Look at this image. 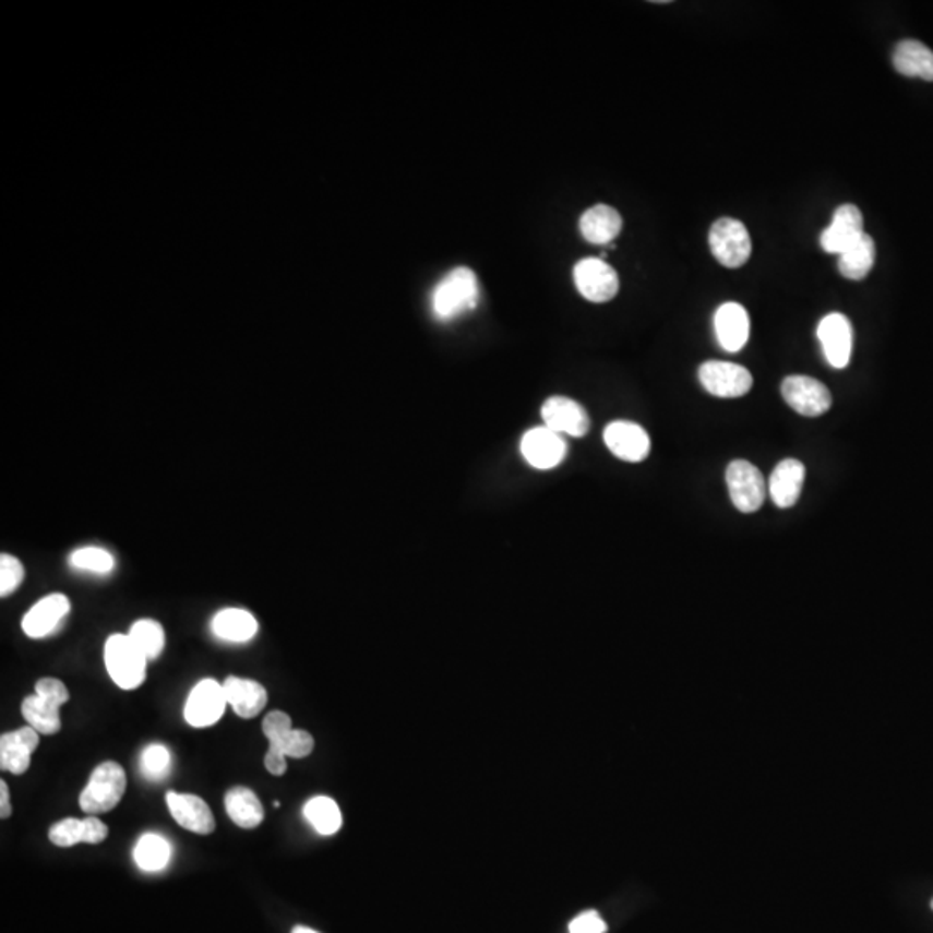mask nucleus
<instances>
[{
	"label": "nucleus",
	"instance_id": "f257e3e1",
	"mask_svg": "<svg viewBox=\"0 0 933 933\" xmlns=\"http://www.w3.org/2000/svg\"><path fill=\"white\" fill-rule=\"evenodd\" d=\"M479 303V283L467 266H458L435 284L431 295L432 315L440 322H453Z\"/></svg>",
	"mask_w": 933,
	"mask_h": 933
},
{
	"label": "nucleus",
	"instance_id": "f03ea898",
	"mask_svg": "<svg viewBox=\"0 0 933 933\" xmlns=\"http://www.w3.org/2000/svg\"><path fill=\"white\" fill-rule=\"evenodd\" d=\"M104 662L108 674L121 690H135L147 677L149 659L129 635H111L104 647Z\"/></svg>",
	"mask_w": 933,
	"mask_h": 933
},
{
	"label": "nucleus",
	"instance_id": "7ed1b4c3",
	"mask_svg": "<svg viewBox=\"0 0 933 933\" xmlns=\"http://www.w3.org/2000/svg\"><path fill=\"white\" fill-rule=\"evenodd\" d=\"M127 790V773L115 761L99 764L91 775L87 787L80 793V808L88 816L109 813L120 804Z\"/></svg>",
	"mask_w": 933,
	"mask_h": 933
},
{
	"label": "nucleus",
	"instance_id": "20e7f679",
	"mask_svg": "<svg viewBox=\"0 0 933 933\" xmlns=\"http://www.w3.org/2000/svg\"><path fill=\"white\" fill-rule=\"evenodd\" d=\"M709 246L714 258L726 268H740L749 262L752 253L749 230L734 218H719L710 227Z\"/></svg>",
	"mask_w": 933,
	"mask_h": 933
},
{
	"label": "nucleus",
	"instance_id": "39448f33",
	"mask_svg": "<svg viewBox=\"0 0 933 933\" xmlns=\"http://www.w3.org/2000/svg\"><path fill=\"white\" fill-rule=\"evenodd\" d=\"M726 485L737 511L754 514L766 500L767 482L751 462L734 460L726 469Z\"/></svg>",
	"mask_w": 933,
	"mask_h": 933
},
{
	"label": "nucleus",
	"instance_id": "423d86ee",
	"mask_svg": "<svg viewBox=\"0 0 933 933\" xmlns=\"http://www.w3.org/2000/svg\"><path fill=\"white\" fill-rule=\"evenodd\" d=\"M698 379L704 390L716 398H740L754 384L752 373L731 361H705L698 369Z\"/></svg>",
	"mask_w": 933,
	"mask_h": 933
},
{
	"label": "nucleus",
	"instance_id": "0eeeda50",
	"mask_svg": "<svg viewBox=\"0 0 933 933\" xmlns=\"http://www.w3.org/2000/svg\"><path fill=\"white\" fill-rule=\"evenodd\" d=\"M574 283L583 298L591 303H607L619 292V277L600 258H585L574 266Z\"/></svg>",
	"mask_w": 933,
	"mask_h": 933
},
{
	"label": "nucleus",
	"instance_id": "6e6552de",
	"mask_svg": "<svg viewBox=\"0 0 933 933\" xmlns=\"http://www.w3.org/2000/svg\"><path fill=\"white\" fill-rule=\"evenodd\" d=\"M227 705L224 684L215 680H203L189 693L183 716L194 728H207L220 721Z\"/></svg>",
	"mask_w": 933,
	"mask_h": 933
},
{
	"label": "nucleus",
	"instance_id": "1a4fd4ad",
	"mask_svg": "<svg viewBox=\"0 0 933 933\" xmlns=\"http://www.w3.org/2000/svg\"><path fill=\"white\" fill-rule=\"evenodd\" d=\"M781 396L788 407L804 417H820L832 407L828 387L808 375H790L781 384Z\"/></svg>",
	"mask_w": 933,
	"mask_h": 933
},
{
	"label": "nucleus",
	"instance_id": "9d476101",
	"mask_svg": "<svg viewBox=\"0 0 933 933\" xmlns=\"http://www.w3.org/2000/svg\"><path fill=\"white\" fill-rule=\"evenodd\" d=\"M521 453L533 469L552 470L565 460L567 443L564 435L541 426V428L529 429L523 435Z\"/></svg>",
	"mask_w": 933,
	"mask_h": 933
},
{
	"label": "nucleus",
	"instance_id": "9b49d317",
	"mask_svg": "<svg viewBox=\"0 0 933 933\" xmlns=\"http://www.w3.org/2000/svg\"><path fill=\"white\" fill-rule=\"evenodd\" d=\"M603 443L619 460L639 464L650 455V435L642 426L627 420H614L603 431Z\"/></svg>",
	"mask_w": 933,
	"mask_h": 933
},
{
	"label": "nucleus",
	"instance_id": "f8f14e48",
	"mask_svg": "<svg viewBox=\"0 0 933 933\" xmlns=\"http://www.w3.org/2000/svg\"><path fill=\"white\" fill-rule=\"evenodd\" d=\"M817 339L829 366L834 369H846L849 366L854 332L846 315L842 313L826 315L817 325Z\"/></svg>",
	"mask_w": 933,
	"mask_h": 933
},
{
	"label": "nucleus",
	"instance_id": "ddd939ff",
	"mask_svg": "<svg viewBox=\"0 0 933 933\" xmlns=\"http://www.w3.org/2000/svg\"><path fill=\"white\" fill-rule=\"evenodd\" d=\"M541 419L545 428L571 438H583L588 434L589 423H591L585 407L565 396L548 398L541 407Z\"/></svg>",
	"mask_w": 933,
	"mask_h": 933
},
{
	"label": "nucleus",
	"instance_id": "4468645a",
	"mask_svg": "<svg viewBox=\"0 0 933 933\" xmlns=\"http://www.w3.org/2000/svg\"><path fill=\"white\" fill-rule=\"evenodd\" d=\"M864 234L863 213L856 204H842L837 207L834 220L822 234V248L826 253L842 254Z\"/></svg>",
	"mask_w": 933,
	"mask_h": 933
},
{
	"label": "nucleus",
	"instance_id": "2eb2a0df",
	"mask_svg": "<svg viewBox=\"0 0 933 933\" xmlns=\"http://www.w3.org/2000/svg\"><path fill=\"white\" fill-rule=\"evenodd\" d=\"M166 805L170 809L171 817L183 829L192 834L210 835L215 832L216 822L212 809L201 797L192 793H166Z\"/></svg>",
	"mask_w": 933,
	"mask_h": 933
},
{
	"label": "nucleus",
	"instance_id": "dca6fc26",
	"mask_svg": "<svg viewBox=\"0 0 933 933\" xmlns=\"http://www.w3.org/2000/svg\"><path fill=\"white\" fill-rule=\"evenodd\" d=\"M70 609L71 603L67 595H49L26 612L21 627L29 638H46L61 624L62 619L70 614Z\"/></svg>",
	"mask_w": 933,
	"mask_h": 933
},
{
	"label": "nucleus",
	"instance_id": "f3484780",
	"mask_svg": "<svg viewBox=\"0 0 933 933\" xmlns=\"http://www.w3.org/2000/svg\"><path fill=\"white\" fill-rule=\"evenodd\" d=\"M714 328L719 345L725 351L737 352L746 345L751 334V320L745 308L739 303H725L714 315Z\"/></svg>",
	"mask_w": 933,
	"mask_h": 933
},
{
	"label": "nucleus",
	"instance_id": "a211bd4d",
	"mask_svg": "<svg viewBox=\"0 0 933 933\" xmlns=\"http://www.w3.org/2000/svg\"><path fill=\"white\" fill-rule=\"evenodd\" d=\"M805 467L796 458H787L776 465L775 470L767 481V491L773 503L778 509H790L801 498L802 486H804Z\"/></svg>",
	"mask_w": 933,
	"mask_h": 933
},
{
	"label": "nucleus",
	"instance_id": "6ab92c4d",
	"mask_svg": "<svg viewBox=\"0 0 933 933\" xmlns=\"http://www.w3.org/2000/svg\"><path fill=\"white\" fill-rule=\"evenodd\" d=\"M227 702L234 713L242 719L256 718L258 714L265 709L268 702V693L265 686L258 681L246 680V678L228 677L224 683Z\"/></svg>",
	"mask_w": 933,
	"mask_h": 933
},
{
	"label": "nucleus",
	"instance_id": "aec40b11",
	"mask_svg": "<svg viewBox=\"0 0 933 933\" xmlns=\"http://www.w3.org/2000/svg\"><path fill=\"white\" fill-rule=\"evenodd\" d=\"M621 215L607 204L589 207L579 220L581 236L591 244H610L621 234Z\"/></svg>",
	"mask_w": 933,
	"mask_h": 933
},
{
	"label": "nucleus",
	"instance_id": "412c9836",
	"mask_svg": "<svg viewBox=\"0 0 933 933\" xmlns=\"http://www.w3.org/2000/svg\"><path fill=\"white\" fill-rule=\"evenodd\" d=\"M894 68L900 75L933 82V52L918 40H902L892 55Z\"/></svg>",
	"mask_w": 933,
	"mask_h": 933
},
{
	"label": "nucleus",
	"instance_id": "4be33fe9",
	"mask_svg": "<svg viewBox=\"0 0 933 933\" xmlns=\"http://www.w3.org/2000/svg\"><path fill=\"white\" fill-rule=\"evenodd\" d=\"M258 621L244 609H224L213 618L212 631L216 638L230 643H246L258 633Z\"/></svg>",
	"mask_w": 933,
	"mask_h": 933
},
{
	"label": "nucleus",
	"instance_id": "5701e85b",
	"mask_svg": "<svg viewBox=\"0 0 933 933\" xmlns=\"http://www.w3.org/2000/svg\"><path fill=\"white\" fill-rule=\"evenodd\" d=\"M225 811L228 816L244 829H253L262 825L265 809L253 790L248 787H234L225 796Z\"/></svg>",
	"mask_w": 933,
	"mask_h": 933
},
{
	"label": "nucleus",
	"instance_id": "b1692460",
	"mask_svg": "<svg viewBox=\"0 0 933 933\" xmlns=\"http://www.w3.org/2000/svg\"><path fill=\"white\" fill-rule=\"evenodd\" d=\"M875 242L866 232L854 244L838 254V270L849 280H863L875 265Z\"/></svg>",
	"mask_w": 933,
	"mask_h": 933
},
{
	"label": "nucleus",
	"instance_id": "393cba45",
	"mask_svg": "<svg viewBox=\"0 0 933 933\" xmlns=\"http://www.w3.org/2000/svg\"><path fill=\"white\" fill-rule=\"evenodd\" d=\"M61 705L38 697L37 693L26 697L21 704V714L28 726L35 728L40 734H56L61 730Z\"/></svg>",
	"mask_w": 933,
	"mask_h": 933
},
{
	"label": "nucleus",
	"instance_id": "a878e982",
	"mask_svg": "<svg viewBox=\"0 0 933 933\" xmlns=\"http://www.w3.org/2000/svg\"><path fill=\"white\" fill-rule=\"evenodd\" d=\"M170 844L166 842V838L158 834H145L133 850L135 863L147 873L165 870L166 864L170 863Z\"/></svg>",
	"mask_w": 933,
	"mask_h": 933
},
{
	"label": "nucleus",
	"instance_id": "bb28decb",
	"mask_svg": "<svg viewBox=\"0 0 933 933\" xmlns=\"http://www.w3.org/2000/svg\"><path fill=\"white\" fill-rule=\"evenodd\" d=\"M304 817L320 835H334L343 826V814L331 797H313L303 809Z\"/></svg>",
	"mask_w": 933,
	"mask_h": 933
},
{
	"label": "nucleus",
	"instance_id": "cd10ccee",
	"mask_svg": "<svg viewBox=\"0 0 933 933\" xmlns=\"http://www.w3.org/2000/svg\"><path fill=\"white\" fill-rule=\"evenodd\" d=\"M129 636L149 660L162 656L163 650H165V630L154 619H139L137 622H133Z\"/></svg>",
	"mask_w": 933,
	"mask_h": 933
},
{
	"label": "nucleus",
	"instance_id": "c85d7f7f",
	"mask_svg": "<svg viewBox=\"0 0 933 933\" xmlns=\"http://www.w3.org/2000/svg\"><path fill=\"white\" fill-rule=\"evenodd\" d=\"M32 752L17 740L16 733H4L0 737V767L13 775L28 771L32 763Z\"/></svg>",
	"mask_w": 933,
	"mask_h": 933
},
{
	"label": "nucleus",
	"instance_id": "c756f323",
	"mask_svg": "<svg viewBox=\"0 0 933 933\" xmlns=\"http://www.w3.org/2000/svg\"><path fill=\"white\" fill-rule=\"evenodd\" d=\"M71 567L85 573L108 574L115 569V557L99 547H83L70 555Z\"/></svg>",
	"mask_w": 933,
	"mask_h": 933
},
{
	"label": "nucleus",
	"instance_id": "7c9ffc66",
	"mask_svg": "<svg viewBox=\"0 0 933 933\" xmlns=\"http://www.w3.org/2000/svg\"><path fill=\"white\" fill-rule=\"evenodd\" d=\"M171 766V754L165 745L153 743L142 752L141 767L151 780H159L163 776L168 775Z\"/></svg>",
	"mask_w": 933,
	"mask_h": 933
},
{
	"label": "nucleus",
	"instance_id": "2f4dec72",
	"mask_svg": "<svg viewBox=\"0 0 933 933\" xmlns=\"http://www.w3.org/2000/svg\"><path fill=\"white\" fill-rule=\"evenodd\" d=\"M25 579V567L17 557L11 553L0 555V597L13 595Z\"/></svg>",
	"mask_w": 933,
	"mask_h": 933
},
{
	"label": "nucleus",
	"instance_id": "473e14b6",
	"mask_svg": "<svg viewBox=\"0 0 933 933\" xmlns=\"http://www.w3.org/2000/svg\"><path fill=\"white\" fill-rule=\"evenodd\" d=\"M49 840L58 847H73L85 842L83 820L67 817L49 828Z\"/></svg>",
	"mask_w": 933,
	"mask_h": 933
},
{
	"label": "nucleus",
	"instance_id": "72a5a7b5",
	"mask_svg": "<svg viewBox=\"0 0 933 933\" xmlns=\"http://www.w3.org/2000/svg\"><path fill=\"white\" fill-rule=\"evenodd\" d=\"M270 745L278 746L287 757L303 759V757H308L313 752V749H315V740H313V737L308 731L292 730L280 742L270 743Z\"/></svg>",
	"mask_w": 933,
	"mask_h": 933
},
{
	"label": "nucleus",
	"instance_id": "f704fd0d",
	"mask_svg": "<svg viewBox=\"0 0 933 933\" xmlns=\"http://www.w3.org/2000/svg\"><path fill=\"white\" fill-rule=\"evenodd\" d=\"M262 728L270 743L280 742L286 734L295 730L289 714L283 713V710H274V713L266 714Z\"/></svg>",
	"mask_w": 933,
	"mask_h": 933
},
{
	"label": "nucleus",
	"instance_id": "c9c22d12",
	"mask_svg": "<svg viewBox=\"0 0 933 933\" xmlns=\"http://www.w3.org/2000/svg\"><path fill=\"white\" fill-rule=\"evenodd\" d=\"M35 693H37L38 697L55 702V704L61 705V707L70 701V692H68L67 684L56 680V678H41V680H38L37 684H35Z\"/></svg>",
	"mask_w": 933,
	"mask_h": 933
},
{
	"label": "nucleus",
	"instance_id": "e433bc0d",
	"mask_svg": "<svg viewBox=\"0 0 933 933\" xmlns=\"http://www.w3.org/2000/svg\"><path fill=\"white\" fill-rule=\"evenodd\" d=\"M606 921L601 920L597 911L581 912L569 925V933H606Z\"/></svg>",
	"mask_w": 933,
	"mask_h": 933
},
{
	"label": "nucleus",
	"instance_id": "4c0bfd02",
	"mask_svg": "<svg viewBox=\"0 0 933 933\" xmlns=\"http://www.w3.org/2000/svg\"><path fill=\"white\" fill-rule=\"evenodd\" d=\"M83 826H85V842L83 844H91V846H96V844L104 842V840L108 838V826L104 825V823L100 822L99 817H85V820H83Z\"/></svg>",
	"mask_w": 933,
	"mask_h": 933
},
{
	"label": "nucleus",
	"instance_id": "58836bf2",
	"mask_svg": "<svg viewBox=\"0 0 933 933\" xmlns=\"http://www.w3.org/2000/svg\"><path fill=\"white\" fill-rule=\"evenodd\" d=\"M265 767L270 775L283 776L287 771V755L278 746L270 745L265 755Z\"/></svg>",
	"mask_w": 933,
	"mask_h": 933
},
{
	"label": "nucleus",
	"instance_id": "ea45409f",
	"mask_svg": "<svg viewBox=\"0 0 933 933\" xmlns=\"http://www.w3.org/2000/svg\"><path fill=\"white\" fill-rule=\"evenodd\" d=\"M16 733L17 740H20L23 745L28 749L32 754L38 749V742H40V737H38V731L32 726H25V728H20V730L14 731Z\"/></svg>",
	"mask_w": 933,
	"mask_h": 933
},
{
	"label": "nucleus",
	"instance_id": "a19ab883",
	"mask_svg": "<svg viewBox=\"0 0 933 933\" xmlns=\"http://www.w3.org/2000/svg\"><path fill=\"white\" fill-rule=\"evenodd\" d=\"M13 813V809H11V796H9V788L5 781H0V817L5 820V817L11 816Z\"/></svg>",
	"mask_w": 933,
	"mask_h": 933
},
{
	"label": "nucleus",
	"instance_id": "79ce46f5",
	"mask_svg": "<svg viewBox=\"0 0 933 933\" xmlns=\"http://www.w3.org/2000/svg\"><path fill=\"white\" fill-rule=\"evenodd\" d=\"M292 933H320V932H316V930L308 929V926H296V929L292 930Z\"/></svg>",
	"mask_w": 933,
	"mask_h": 933
},
{
	"label": "nucleus",
	"instance_id": "37998d69",
	"mask_svg": "<svg viewBox=\"0 0 933 933\" xmlns=\"http://www.w3.org/2000/svg\"><path fill=\"white\" fill-rule=\"evenodd\" d=\"M932 911H933V899H932Z\"/></svg>",
	"mask_w": 933,
	"mask_h": 933
}]
</instances>
